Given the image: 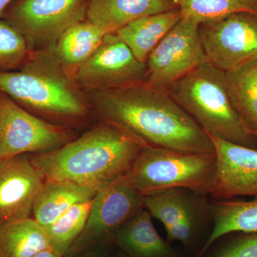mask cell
Listing matches in <instances>:
<instances>
[{
  "label": "cell",
  "mask_w": 257,
  "mask_h": 257,
  "mask_svg": "<svg viewBox=\"0 0 257 257\" xmlns=\"http://www.w3.org/2000/svg\"><path fill=\"white\" fill-rule=\"evenodd\" d=\"M86 96L102 121L125 128L147 146L215 155L210 137L166 89L142 82Z\"/></svg>",
  "instance_id": "cell-1"
},
{
  "label": "cell",
  "mask_w": 257,
  "mask_h": 257,
  "mask_svg": "<svg viewBox=\"0 0 257 257\" xmlns=\"http://www.w3.org/2000/svg\"><path fill=\"white\" fill-rule=\"evenodd\" d=\"M147 146L118 125L102 121L60 148L30 156L45 181H62L100 189L127 176Z\"/></svg>",
  "instance_id": "cell-2"
},
{
  "label": "cell",
  "mask_w": 257,
  "mask_h": 257,
  "mask_svg": "<svg viewBox=\"0 0 257 257\" xmlns=\"http://www.w3.org/2000/svg\"><path fill=\"white\" fill-rule=\"evenodd\" d=\"M0 92L30 112L51 119H80L89 112L87 96L59 60L55 47L32 51L20 68L0 72Z\"/></svg>",
  "instance_id": "cell-3"
},
{
  "label": "cell",
  "mask_w": 257,
  "mask_h": 257,
  "mask_svg": "<svg viewBox=\"0 0 257 257\" xmlns=\"http://www.w3.org/2000/svg\"><path fill=\"white\" fill-rule=\"evenodd\" d=\"M166 90L209 136L257 149L256 139L231 102L226 73L211 62L197 67Z\"/></svg>",
  "instance_id": "cell-4"
},
{
  "label": "cell",
  "mask_w": 257,
  "mask_h": 257,
  "mask_svg": "<svg viewBox=\"0 0 257 257\" xmlns=\"http://www.w3.org/2000/svg\"><path fill=\"white\" fill-rule=\"evenodd\" d=\"M216 155H195L146 147L128 172V182L144 196L173 188L209 195Z\"/></svg>",
  "instance_id": "cell-5"
},
{
  "label": "cell",
  "mask_w": 257,
  "mask_h": 257,
  "mask_svg": "<svg viewBox=\"0 0 257 257\" xmlns=\"http://www.w3.org/2000/svg\"><path fill=\"white\" fill-rule=\"evenodd\" d=\"M89 0H14L3 20L25 38L30 52L55 46L60 35L86 20Z\"/></svg>",
  "instance_id": "cell-6"
},
{
  "label": "cell",
  "mask_w": 257,
  "mask_h": 257,
  "mask_svg": "<svg viewBox=\"0 0 257 257\" xmlns=\"http://www.w3.org/2000/svg\"><path fill=\"white\" fill-rule=\"evenodd\" d=\"M144 199L126 176L99 189L84 229L64 257L77 256L101 243H114L118 229L144 208Z\"/></svg>",
  "instance_id": "cell-7"
},
{
  "label": "cell",
  "mask_w": 257,
  "mask_h": 257,
  "mask_svg": "<svg viewBox=\"0 0 257 257\" xmlns=\"http://www.w3.org/2000/svg\"><path fill=\"white\" fill-rule=\"evenodd\" d=\"M199 26L194 19L182 17L149 56L145 82L166 89L209 62L201 42Z\"/></svg>",
  "instance_id": "cell-8"
},
{
  "label": "cell",
  "mask_w": 257,
  "mask_h": 257,
  "mask_svg": "<svg viewBox=\"0 0 257 257\" xmlns=\"http://www.w3.org/2000/svg\"><path fill=\"white\" fill-rule=\"evenodd\" d=\"M0 92V160L53 151L71 141L66 128L32 114Z\"/></svg>",
  "instance_id": "cell-9"
},
{
  "label": "cell",
  "mask_w": 257,
  "mask_h": 257,
  "mask_svg": "<svg viewBox=\"0 0 257 257\" xmlns=\"http://www.w3.org/2000/svg\"><path fill=\"white\" fill-rule=\"evenodd\" d=\"M146 72V64L114 32L106 34L95 52L75 69L73 79L88 93L145 82Z\"/></svg>",
  "instance_id": "cell-10"
},
{
  "label": "cell",
  "mask_w": 257,
  "mask_h": 257,
  "mask_svg": "<svg viewBox=\"0 0 257 257\" xmlns=\"http://www.w3.org/2000/svg\"><path fill=\"white\" fill-rule=\"evenodd\" d=\"M199 36L209 62L229 72L257 58V13H234L201 24Z\"/></svg>",
  "instance_id": "cell-11"
},
{
  "label": "cell",
  "mask_w": 257,
  "mask_h": 257,
  "mask_svg": "<svg viewBox=\"0 0 257 257\" xmlns=\"http://www.w3.org/2000/svg\"><path fill=\"white\" fill-rule=\"evenodd\" d=\"M207 197L187 189H165L145 196L144 207L164 225L170 241L189 246L203 221L211 217Z\"/></svg>",
  "instance_id": "cell-12"
},
{
  "label": "cell",
  "mask_w": 257,
  "mask_h": 257,
  "mask_svg": "<svg viewBox=\"0 0 257 257\" xmlns=\"http://www.w3.org/2000/svg\"><path fill=\"white\" fill-rule=\"evenodd\" d=\"M209 137L214 147L216 168L209 195L216 200L257 199V149Z\"/></svg>",
  "instance_id": "cell-13"
},
{
  "label": "cell",
  "mask_w": 257,
  "mask_h": 257,
  "mask_svg": "<svg viewBox=\"0 0 257 257\" xmlns=\"http://www.w3.org/2000/svg\"><path fill=\"white\" fill-rule=\"evenodd\" d=\"M44 183L30 155L0 160V224L30 218Z\"/></svg>",
  "instance_id": "cell-14"
},
{
  "label": "cell",
  "mask_w": 257,
  "mask_h": 257,
  "mask_svg": "<svg viewBox=\"0 0 257 257\" xmlns=\"http://www.w3.org/2000/svg\"><path fill=\"white\" fill-rule=\"evenodd\" d=\"M177 9L174 0H89L86 20L114 33L138 19Z\"/></svg>",
  "instance_id": "cell-15"
},
{
  "label": "cell",
  "mask_w": 257,
  "mask_h": 257,
  "mask_svg": "<svg viewBox=\"0 0 257 257\" xmlns=\"http://www.w3.org/2000/svg\"><path fill=\"white\" fill-rule=\"evenodd\" d=\"M114 244L126 257H177L174 248L157 232L145 207L118 229Z\"/></svg>",
  "instance_id": "cell-16"
},
{
  "label": "cell",
  "mask_w": 257,
  "mask_h": 257,
  "mask_svg": "<svg viewBox=\"0 0 257 257\" xmlns=\"http://www.w3.org/2000/svg\"><path fill=\"white\" fill-rule=\"evenodd\" d=\"M99 189L62 181H45L36 198L33 219L46 228L70 208L95 197Z\"/></svg>",
  "instance_id": "cell-17"
},
{
  "label": "cell",
  "mask_w": 257,
  "mask_h": 257,
  "mask_svg": "<svg viewBox=\"0 0 257 257\" xmlns=\"http://www.w3.org/2000/svg\"><path fill=\"white\" fill-rule=\"evenodd\" d=\"M182 18L179 9L144 17L125 25L116 32L141 63L159 42Z\"/></svg>",
  "instance_id": "cell-18"
},
{
  "label": "cell",
  "mask_w": 257,
  "mask_h": 257,
  "mask_svg": "<svg viewBox=\"0 0 257 257\" xmlns=\"http://www.w3.org/2000/svg\"><path fill=\"white\" fill-rule=\"evenodd\" d=\"M210 215L214 227L196 257H202L216 240L225 235L257 231V199L216 200L210 203Z\"/></svg>",
  "instance_id": "cell-19"
},
{
  "label": "cell",
  "mask_w": 257,
  "mask_h": 257,
  "mask_svg": "<svg viewBox=\"0 0 257 257\" xmlns=\"http://www.w3.org/2000/svg\"><path fill=\"white\" fill-rule=\"evenodd\" d=\"M225 73L231 102L248 131L255 138L257 133V58Z\"/></svg>",
  "instance_id": "cell-20"
},
{
  "label": "cell",
  "mask_w": 257,
  "mask_h": 257,
  "mask_svg": "<svg viewBox=\"0 0 257 257\" xmlns=\"http://www.w3.org/2000/svg\"><path fill=\"white\" fill-rule=\"evenodd\" d=\"M50 247L46 229L33 218L0 224V251L4 257H32Z\"/></svg>",
  "instance_id": "cell-21"
},
{
  "label": "cell",
  "mask_w": 257,
  "mask_h": 257,
  "mask_svg": "<svg viewBox=\"0 0 257 257\" xmlns=\"http://www.w3.org/2000/svg\"><path fill=\"white\" fill-rule=\"evenodd\" d=\"M106 34L87 20L74 24L56 42V55L67 69L77 68L95 52Z\"/></svg>",
  "instance_id": "cell-22"
},
{
  "label": "cell",
  "mask_w": 257,
  "mask_h": 257,
  "mask_svg": "<svg viewBox=\"0 0 257 257\" xmlns=\"http://www.w3.org/2000/svg\"><path fill=\"white\" fill-rule=\"evenodd\" d=\"M182 17L199 24L209 23L234 13H257V0H174Z\"/></svg>",
  "instance_id": "cell-23"
},
{
  "label": "cell",
  "mask_w": 257,
  "mask_h": 257,
  "mask_svg": "<svg viewBox=\"0 0 257 257\" xmlns=\"http://www.w3.org/2000/svg\"><path fill=\"white\" fill-rule=\"evenodd\" d=\"M92 199L76 204L45 228L50 247L64 256L85 226Z\"/></svg>",
  "instance_id": "cell-24"
},
{
  "label": "cell",
  "mask_w": 257,
  "mask_h": 257,
  "mask_svg": "<svg viewBox=\"0 0 257 257\" xmlns=\"http://www.w3.org/2000/svg\"><path fill=\"white\" fill-rule=\"evenodd\" d=\"M30 53L23 35L5 20L0 19V72L20 68Z\"/></svg>",
  "instance_id": "cell-25"
},
{
  "label": "cell",
  "mask_w": 257,
  "mask_h": 257,
  "mask_svg": "<svg viewBox=\"0 0 257 257\" xmlns=\"http://www.w3.org/2000/svg\"><path fill=\"white\" fill-rule=\"evenodd\" d=\"M238 233L210 257H257V231Z\"/></svg>",
  "instance_id": "cell-26"
},
{
  "label": "cell",
  "mask_w": 257,
  "mask_h": 257,
  "mask_svg": "<svg viewBox=\"0 0 257 257\" xmlns=\"http://www.w3.org/2000/svg\"><path fill=\"white\" fill-rule=\"evenodd\" d=\"M113 246H115L114 243L109 241L101 243L74 257H109Z\"/></svg>",
  "instance_id": "cell-27"
},
{
  "label": "cell",
  "mask_w": 257,
  "mask_h": 257,
  "mask_svg": "<svg viewBox=\"0 0 257 257\" xmlns=\"http://www.w3.org/2000/svg\"><path fill=\"white\" fill-rule=\"evenodd\" d=\"M32 257H64L51 247L37 253Z\"/></svg>",
  "instance_id": "cell-28"
},
{
  "label": "cell",
  "mask_w": 257,
  "mask_h": 257,
  "mask_svg": "<svg viewBox=\"0 0 257 257\" xmlns=\"http://www.w3.org/2000/svg\"><path fill=\"white\" fill-rule=\"evenodd\" d=\"M14 0H0V19H3V16L8 7Z\"/></svg>",
  "instance_id": "cell-29"
},
{
  "label": "cell",
  "mask_w": 257,
  "mask_h": 257,
  "mask_svg": "<svg viewBox=\"0 0 257 257\" xmlns=\"http://www.w3.org/2000/svg\"><path fill=\"white\" fill-rule=\"evenodd\" d=\"M109 257H126L125 256L124 253H122L121 252L115 253V254L110 255Z\"/></svg>",
  "instance_id": "cell-30"
},
{
  "label": "cell",
  "mask_w": 257,
  "mask_h": 257,
  "mask_svg": "<svg viewBox=\"0 0 257 257\" xmlns=\"http://www.w3.org/2000/svg\"><path fill=\"white\" fill-rule=\"evenodd\" d=\"M0 257H4L3 256V253H2L1 251H0Z\"/></svg>",
  "instance_id": "cell-31"
},
{
  "label": "cell",
  "mask_w": 257,
  "mask_h": 257,
  "mask_svg": "<svg viewBox=\"0 0 257 257\" xmlns=\"http://www.w3.org/2000/svg\"><path fill=\"white\" fill-rule=\"evenodd\" d=\"M255 138H256V144H257V133H256V135H255Z\"/></svg>",
  "instance_id": "cell-32"
}]
</instances>
